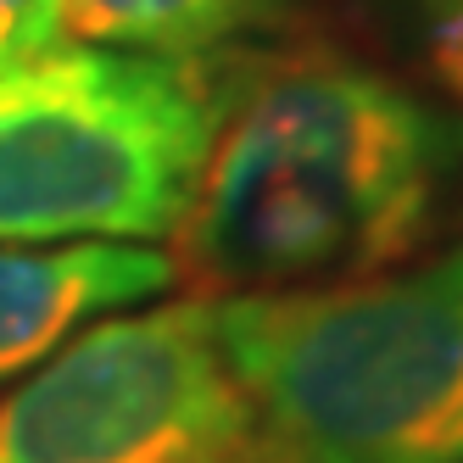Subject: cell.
<instances>
[{
    "instance_id": "3957f363",
    "label": "cell",
    "mask_w": 463,
    "mask_h": 463,
    "mask_svg": "<svg viewBox=\"0 0 463 463\" xmlns=\"http://www.w3.org/2000/svg\"><path fill=\"white\" fill-rule=\"evenodd\" d=\"M223 101L207 56L73 45L0 73V246L174 235Z\"/></svg>"
},
{
    "instance_id": "9c48e42d",
    "label": "cell",
    "mask_w": 463,
    "mask_h": 463,
    "mask_svg": "<svg viewBox=\"0 0 463 463\" xmlns=\"http://www.w3.org/2000/svg\"><path fill=\"white\" fill-rule=\"evenodd\" d=\"M430 6H441V0H430Z\"/></svg>"
},
{
    "instance_id": "ba28073f",
    "label": "cell",
    "mask_w": 463,
    "mask_h": 463,
    "mask_svg": "<svg viewBox=\"0 0 463 463\" xmlns=\"http://www.w3.org/2000/svg\"><path fill=\"white\" fill-rule=\"evenodd\" d=\"M430 68L436 79L463 95V0H441L436 6V28H430Z\"/></svg>"
},
{
    "instance_id": "8992f818",
    "label": "cell",
    "mask_w": 463,
    "mask_h": 463,
    "mask_svg": "<svg viewBox=\"0 0 463 463\" xmlns=\"http://www.w3.org/2000/svg\"><path fill=\"white\" fill-rule=\"evenodd\" d=\"M296 0H56V34L95 51L213 56L290 17Z\"/></svg>"
},
{
    "instance_id": "6da1fadb",
    "label": "cell",
    "mask_w": 463,
    "mask_h": 463,
    "mask_svg": "<svg viewBox=\"0 0 463 463\" xmlns=\"http://www.w3.org/2000/svg\"><path fill=\"white\" fill-rule=\"evenodd\" d=\"M447 162L452 128L357 61L229 79L174 274L218 296L369 279L430 235Z\"/></svg>"
},
{
    "instance_id": "7a4b0ae2",
    "label": "cell",
    "mask_w": 463,
    "mask_h": 463,
    "mask_svg": "<svg viewBox=\"0 0 463 463\" xmlns=\"http://www.w3.org/2000/svg\"><path fill=\"white\" fill-rule=\"evenodd\" d=\"M213 307L285 463H463V246L408 274Z\"/></svg>"
},
{
    "instance_id": "52a82bcc",
    "label": "cell",
    "mask_w": 463,
    "mask_h": 463,
    "mask_svg": "<svg viewBox=\"0 0 463 463\" xmlns=\"http://www.w3.org/2000/svg\"><path fill=\"white\" fill-rule=\"evenodd\" d=\"M56 0H0V73L56 51Z\"/></svg>"
},
{
    "instance_id": "277c9868",
    "label": "cell",
    "mask_w": 463,
    "mask_h": 463,
    "mask_svg": "<svg viewBox=\"0 0 463 463\" xmlns=\"http://www.w3.org/2000/svg\"><path fill=\"white\" fill-rule=\"evenodd\" d=\"M0 463H285L218 341L207 296L123 313L0 402Z\"/></svg>"
},
{
    "instance_id": "5b68a950",
    "label": "cell",
    "mask_w": 463,
    "mask_h": 463,
    "mask_svg": "<svg viewBox=\"0 0 463 463\" xmlns=\"http://www.w3.org/2000/svg\"><path fill=\"white\" fill-rule=\"evenodd\" d=\"M174 257L135 241L0 246V380L34 369L79 324L168 290Z\"/></svg>"
}]
</instances>
